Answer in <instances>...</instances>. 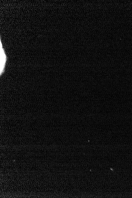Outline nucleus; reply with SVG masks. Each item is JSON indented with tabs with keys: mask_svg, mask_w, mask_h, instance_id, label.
Instances as JSON below:
<instances>
[{
	"mask_svg": "<svg viewBox=\"0 0 132 198\" xmlns=\"http://www.w3.org/2000/svg\"><path fill=\"white\" fill-rule=\"evenodd\" d=\"M6 61V56L4 54L3 50L1 48V73L3 70L4 64Z\"/></svg>",
	"mask_w": 132,
	"mask_h": 198,
	"instance_id": "nucleus-1",
	"label": "nucleus"
}]
</instances>
